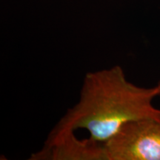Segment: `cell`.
Listing matches in <instances>:
<instances>
[{"instance_id":"obj_2","label":"cell","mask_w":160,"mask_h":160,"mask_svg":"<svg viewBox=\"0 0 160 160\" xmlns=\"http://www.w3.org/2000/svg\"><path fill=\"white\" fill-rule=\"evenodd\" d=\"M102 146L105 160H160V118L130 122Z\"/></svg>"},{"instance_id":"obj_3","label":"cell","mask_w":160,"mask_h":160,"mask_svg":"<svg viewBox=\"0 0 160 160\" xmlns=\"http://www.w3.org/2000/svg\"><path fill=\"white\" fill-rule=\"evenodd\" d=\"M75 131H51L43 148L36 152L33 160H105L102 143L79 139Z\"/></svg>"},{"instance_id":"obj_4","label":"cell","mask_w":160,"mask_h":160,"mask_svg":"<svg viewBox=\"0 0 160 160\" xmlns=\"http://www.w3.org/2000/svg\"><path fill=\"white\" fill-rule=\"evenodd\" d=\"M157 87L158 88V89H159V96H160V81L159 82V83L157 84Z\"/></svg>"},{"instance_id":"obj_1","label":"cell","mask_w":160,"mask_h":160,"mask_svg":"<svg viewBox=\"0 0 160 160\" xmlns=\"http://www.w3.org/2000/svg\"><path fill=\"white\" fill-rule=\"evenodd\" d=\"M159 96L157 86L143 88L129 82L120 66L88 73L79 99L51 131L84 129L90 139L103 143L125 124L145 118H160L153 101Z\"/></svg>"}]
</instances>
